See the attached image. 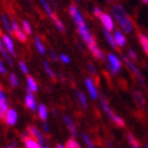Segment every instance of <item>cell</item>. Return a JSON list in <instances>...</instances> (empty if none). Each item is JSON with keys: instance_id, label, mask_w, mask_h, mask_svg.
<instances>
[{"instance_id": "obj_1", "label": "cell", "mask_w": 148, "mask_h": 148, "mask_svg": "<svg viewBox=\"0 0 148 148\" xmlns=\"http://www.w3.org/2000/svg\"><path fill=\"white\" fill-rule=\"evenodd\" d=\"M112 14H113V17L116 21V23L119 24L121 32H124V33H132L134 32V22L121 5L114 4L112 6Z\"/></svg>"}, {"instance_id": "obj_2", "label": "cell", "mask_w": 148, "mask_h": 148, "mask_svg": "<svg viewBox=\"0 0 148 148\" xmlns=\"http://www.w3.org/2000/svg\"><path fill=\"white\" fill-rule=\"evenodd\" d=\"M101 107H102V109H103V112L107 114V116L114 123L116 126L124 127V125H125L124 120H123L121 116H119L118 114H115L113 110H112V108H110L109 104H108V101L106 100V97H102V100H101Z\"/></svg>"}, {"instance_id": "obj_3", "label": "cell", "mask_w": 148, "mask_h": 148, "mask_svg": "<svg viewBox=\"0 0 148 148\" xmlns=\"http://www.w3.org/2000/svg\"><path fill=\"white\" fill-rule=\"evenodd\" d=\"M123 60H124V63L126 64V67L131 71V73L134 74V75L136 77V79L138 80V83H140L141 85H142V86H146V83H145V79H143L142 73H141V71L137 68V66L134 63V61H132V60H130L127 56H124V57H123Z\"/></svg>"}, {"instance_id": "obj_4", "label": "cell", "mask_w": 148, "mask_h": 148, "mask_svg": "<svg viewBox=\"0 0 148 148\" xmlns=\"http://www.w3.org/2000/svg\"><path fill=\"white\" fill-rule=\"evenodd\" d=\"M108 60V69L112 74H118L121 69V62L118 56H115L114 53H108L107 55Z\"/></svg>"}, {"instance_id": "obj_5", "label": "cell", "mask_w": 148, "mask_h": 148, "mask_svg": "<svg viewBox=\"0 0 148 148\" xmlns=\"http://www.w3.org/2000/svg\"><path fill=\"white\" fill-rule=\"evenodd\" d=\"M100 21L102 23V26L104 28V30H108V32H112L114 30V20L112 18V16L106 14V12H102V14L98 16Z\"/></svg>"}, {"instance_id": "obj_6", "label": "cell", "mask_w": 148, "mask_h": 148, "mask_svg": "<svg viewBox=\"0 0 148 148\" xmlns=\"http://www.w3.org/2000/svg\"><path fill=\"white\" fill-rule=\"evenodd\" d=\"M69 14H71V16L73 17V20H74V22H75L77 27H80V26H84V24H86L83 15L80 14L79 10H78L74 5H71V6H69Z\"/></svg>"}, {"instance_id": "obj_7", "label": "cell", "mask_w": 148, "mask_h": 148, "mask_svg": "<svg viewBox=\"0 0 148 148\" xmlns=\"http://www.w3.org/2000/svg\"><path fill=\"white\" fill-rule=\"evenodd\" d=\"M11 26H12V33L15 34L16 38L20 40L21 42H26V41H27V34L23 32V29L20 28L18 23H17L16 21H12V22H11Z\"/></svg>"}, {"instance_id": "obj_8", "label": "cell", "mask_w": 148, "mask_h": 148, "mask_svg": "<svg viewBox=\"0 0 148 148\" xmlns=\"http://www.w3.org/2000/svg\"><path fill=\"white\" fill-rule=\"evenodd\" d=\"M85 86H86V89H88V92H89V95H90V97L92 98V100H97L98 98V91H97V88H96L92 78H86Z\"/></svg>"}, {"instance_id": "obj_9", "label": "cell", "mask_w": 148, "mask_h": 148, "mask_svg": "<svg viewBox=\"0 0 148 148\" xmlns=\"http://www.w3.org/2000/svg\"><path fill=\"white\" fill-rule=\"evenodd\" d=\"M28 130H29L30 134H32L33 138H35L36 141H38L39 145H40L41 147H45V146H44V143H45V137H44V135L41 134V131L39 130L38 127H35V126H28Z\"/></svg>"}, {"instance_id": "obj_10", "label": "cell", "mask_w": 148, "mask_h": 148, "mask_svg": "<svg viewBox=\"0 0 148 148\" xmlns=\"http://www.w3.org/2000/svg\"><path fill=\"white\" fill-rule=\"evenodd\" d=\"M24 103H26V107L30 110H35L38 109V104H36V100L33 92L28 91V94L26 95V98H24Z\"/></svg>"}, {"instance_id": "obj_11", "label": "cell", "mask_w": 148, "mask_h": 148, "mask_svg": "<svg viewBox=\"0 0 148 148\" xmlns=\"http://www.w3.org/2000/svg\"><path fill=\"white\" fill-rule=\"evenodd\" d=\"M4 120L6 121V124L10 125V126L15 125L16 123H17V120H18V114H17V112H16L15 109H9V112L6 113Z\"/></svg>"}, {"instance_id": "obj_12", "label": "cell", "mask_w": 148, "mask_h": 148, "mask_svg": "<svg viewBox=\"0 0 148 148\" xmlns=\"http://www.w3.org/2000/svg\"><path fill=\"white\" fill-rule=\"evenodd\" d=\"M3 41H4V45L6 47V50L10 52L11 56H16V51H15V45H14V41H12L11 36L9 35H3Z\"/></svg>"}, {"instance_id": "obj_13", "label": "cell", "mask_w": 148, "mask_h": 148, "mask_svg": "<svg viewBox=\"0 0 148 148\" xmlns=\"http://www.w3.org/2000/svg\"><path fill=\"white\" fill-rule=\"evenodd\" d=\"M132 96H134L135 102L137 103V106L141 107V108H145V106H146V100H145V96H143L142 92H141L140 90H134V91H132Z\"/></svg>"}, {"instance_id": "obj_14", "label": "cell", "mask_w": 148, "mask_h": 148, "mask_svg": "<svg viewBox=\"0 0 148 148\" xmlns=\"http://www.w3.org/2000/svg\"><path fill=\"white\" fill-rule=\"evenodd\" d=\"M114 39H115V42L116 45L119 47H124L126 45V36L124 34V32H120V30H115L114 32Z\"/></svg>"}, {"instance_id": "obj_15", "label": "cell", "mask_w": 148, "mask_h": 148, "mask_svg": "<svg viewBox=\"0 0 148 148\" xmlns=\"http://www.w3.org/2000/svg\"><path fill=\"white\" fill-rule=\"evenodd\" d=\"M88 47H89L90 52L92 53V56H94L95 58L100 60V61H103V60H104V53H103V51L101 50V49L97 46V44L90 45V46H88Z\"/></svg>"}, {"instance_id": "obj_16", "label": "cell", "mask_w": 148, "mask_h": 148, "mask_svg": "<svg viewBox=\"0 0 148 148\" xmlns=\"http://www.w3.org/2000/svg\"><path fill=\"white\" fill-rule=\"evenodd\" d=\"M137 38H138V42H140L141 47L143 49L145 53L148 56V36L146 34H143V33H138L137 34Z\"/></svg>"}, {"instance_id": "obj_17", "label": "cell", "mask_w": 148, "mask_h": 148, "mask_svg": "<svg viewBox=\"0 0 148 148\" xmlns=\"http://www.w3.org/2000/svg\"><path fill=\"white\" fill-rule=\"evenodd\" d=\"M39 90V86H38V84H36V82H35V79L33 78V77H30V75H28L27 77V91H30V92H36Z\"/></svg>"}, {"instance_id": "obj_18", "label": "cell", "mask_w": 148, "mask_h": 148, "mask_svg": "<svg viewBox=\"0 0 148 148\" xmlns=\"http://www.w3.org/2000/svg\"><path fill=\"white\" fill-rule=\"evenodd\" d=\"M63 120L66 123L67 127H68V130L71 131V134L73 136H77V129H75V125H74V123L72 121V119L69 118L68 115H63Z\"/></svg>"}, {"instance_id": "obj_19", "label": "cell", "mask_w": 148, "mask_h": 148, "mask_svg": "<svg viewBox=\"0 0 148 148\" xmlns=\"http://www.w3.org/2000/svg\"><path fill=\"white\" fill-rule=\"evenodd\" d=\"M103 34H104V38H106L107 42L110 45V47L113 49H116L118 45L115 42V39H114V35H112V32H108V30H103Z\"/></svg>"}, {"instance_id": "obj_20", "label": "cell", "mask_w": 148, "mask_h": 148, "mask_svg": "<svg viewBox=\"0 0 148 148\" xmlns=\"http://www.w3.org/2000/svg\"><path fill=\"white\" fill-rule=\"evenodd\" d=\"M9 103L8 100L5 101H0V119H5V115L6 113L9 112Z\"/></svg>"}, {"instance_id": "obj_21", "label": "cell", "mask_w": 148, "mask_h": 148, "mask_svg": "<svg viewBox=\"0 0 148 148\" xmlns=\"http://www.w3.org/2000/svg\"><path fill=\"white\" fill-rule=\"evenodd\" d=\"M1 23H3L4 29H5L8 33L11 34V33H12V26H11V23H10L9 18H8V16H6V15H1Z\"/></svg>"}, {"instance_id": "obj_22", "label": "cell", "mask_w": 148, "mask_h": 148, "mask_svg": "<svg viewBox=\"0 0 148 148\" xmlns=\"http://www.w3.org/2000/svg\"><path fill=\"white\" fill-rule=\"evenodd\" d=\"M38 115H39V118L44 121L47 119V108L45 104H40L38 107Z\"/></svg>"}, {"instance_id": "obj_23", "label": "cell", "mask_w": 148, "mask_h": 148, "mask_svg": "<svg viewBox=\"0 0 148 148\" xmlns=\"http://www.w3.org/2000/svg\"><path fill=\"white\" fill-rule=\"evenodd\" d=\"M24 146L26 148H41V146L39 145V142L35 138H29L24 141Z\"/></svg>"}, {"instance_id": "obj_24", "label": "cell", "mask_w": 148, "mask_h": 148, "mask_svg": "<svg viewBox=\"0 0 148 148\" xmlns=\"http://www.w3.org/2000/svg\"><path fill=\"white\" fill-rule=\"evenodd\" d=\"M51 20H52V22H53V24L56 26V28L58 29V30H61V32H64V26H63V23L61 22V20L56 16V15H52L51 17Z\"/></svg>"}, {"instance_id": "obj_25", "label": "cell", "mask_w": 148, "mask_h": 148, "mask_svg": "<svg viewBox=\"0 0 148 148\" xmlns=\"http://www.w3.org/2000/svg\"><path fill=\"white\" fill-rule=\"evenodd\" d=\"M77 97H78L79 103L82 104V107H84V108L88 107V98H86V96L84 95V92L78 91V92H77Z\"/></svg>"}, {"instance_id": "obj_26", "label": "cell", "mask_w": 148, "mask_h": 148, "mask_svg": "<svg viewBox=\"0 0 148 148\" xmlns=\"http://www.w3.org/2000/svg\"><path fill=\"white\" fill-rule=\"evenodd\" d=\"M34 42H35V47H36V50H38V52H39L40 55H44V53H45V46L42 45V42H41V40H40L39 36H35Z\"/></svg>"}, {"instance_id": "obj_27", "label": "cell", "mask_w": 148, "mask_h": 148, "mask_svg": "<svg viewBox=\"0 0 148 148\" xmlns=\"http://www.w3.org/2000/svg\"><path fill=\"white\" fill-rule=\"evenodd\" d=\"M40 4H41V6H42V9L45 10V12L49 15V17H51L52 15H55L53 12H52V9H51L50 4L47 3V0H40Z\"/></svg>"}, {"instance_id": "obj_28", "label": "cell", "mask_w": 148, "mask_h": 148, "mask_svg": "<svg viewBox=\"0 0 148 148\" xmlns=\"http://www.w3.org/2000/svg\"><path fill=\"white\" fill-rule=\"evenodd\" d=\"M9 83H10V85L12 86V88H17V86L20 85V80H18V78H17V75H16L15 73H11L10 74Z\"/></svg>"}, {"instance_id": "obj_29", "label": "cell", "mask_w": 148, "mask_h": 148, "mask_svg": "<svg viewBox=\"0 0 148 148\" xmlns=\"http://www.w3.org/2000/svg\"><path fill=\"white\" fill-rule=\"evenodd\" d=\"M126 138H127V141H129V143L131 145V147L132 148H140V143H138V141L131 134H127L126 135Z\"/></svg>"}, {"instance_id": "obj_30", "label": "cell", "mask_w": 148, "mask_h": 148, "mask_svg": "<svg viewBox=\"0 0 148 148\" xmlns=\"http://www.w3.org/2000/svg\"><path fill=\"white\" fill-rule=\"evenodd\" d=\"M42 66H44V69H45V72H46V73H47L49 75H50L52 79L56 78V75H55V73H53V71L51 69V67H50V64H49L47 61H44V62H42Z\"/></svg>"}, {"instance_id": "obj_31", "label": "cell", "mask_w": 148, "mask_h": 148, "mask_svg": "<svg viewBox=\"0 0 148 148\" xmlns=\"http://www.w3.org/2000/svg\"><path fill=\"white\" fill-rule=\"evenodd\" d=\"M22 29H23V32L26 33L27 35L32 34V27H30V24H29L28 21H23L22 22Z\"/></svg>"}, {"instance_id": "obj_32", "label": "cell", "mask_w": 148, "mask_h": 148, "mask_svg": "<svg viewBox=\"0 0 148 148\" xmlns=\"http://www.w3.org/2000/svg\"><path fill=\"white\" fill-rule=\"evenodd\" d=\"M66 147H67V148H82V147H80V145H79L74 138H71V140L67 141Z\"/></svg>"}, {"instance_id": "obj_33", "label": "cell", "mask_w": 148, "mask_h": 148, "mask_svg": "<svg viewBox=\"0 0 148 148\" xmlns=\"http://www.w3.org/2000/svg\"><path fill=\"white\" fill-rule=\"evenodd\" d=\"M83 140H84L85 145L88 146V148H96V147H95V145H94V142H92L91 138H90L86 134H84V135H83Z\"/></svg>"}, {"instance_id": "obj_34", "label": "cell", "mask_w": 148, "mask_h": 148, "mask_svg": "<svg viewBox=\"0 0 148 148\" xmlns=\"http://www.w3.org/2000/svg\"><path fill=\"white\" fill-rule=\"evenodd\" d=\"M18 67H20V69L23 74H28V67L26 64V62H23V61H20L18 62Z\"/></svg>"}, {"instance_id": "obj_35", "label": "cell", "mask_w": 148, "mask_h": 148, "mask_svg": "<svg viewBox=\"0 0 148 148\" xmlns=\"http://www.w3.org/2000/svg\"><path fill=\"white\" fill-rule=\"evenodd\" d=\"M127 57L130 60H132V61H136L137 60V53L135 52L132 49H129V50H127Z\"/></svg>"}, {"instance_id": "obj_36", "label": "cell", "mask_w": 148, "mask_h": 148, "mask_svg": "<svg viewBox=\"0 0 148 148\" xmlns=\"http://www.w3.org/2000/svg\"><path fill=\"white\" fill-rule=\"evenodd\" d=\"M60 61L61 62H63V63H69L71 62V58H69V56H67V55H64V53H62V55H60Z\"/></svg>"}, {"instance_id": "obj_37", "label": "cell", "mask_w": 148, "mask_h": 148, "mask_svg": "<svg viewBox=\"0 0 148 148\" xmlns=\"http://www.w3.org/2000/svg\"><path fill=\"white\" fill-rule=\"evenodd\" d=\"M88 67H89V71H90L92 74H95V75H96V74H97V72H96V69H95L94 64H92V63H88Z\"/></svg>"}, {"instance_id": "obj_38", "label": "cell", "mask_w": 148, "mask_h": 148, "mask_svg": "<svg viewBox=\"0 0 148 148\" xmlns=\"http://www.w3.org/2000/svg\"><path fill=\"white\" fill-rule=\"evenodd\" d=\"M101 14H102V10H101L100 8H95V9H94V15H95L96 17H98Z\"/></svg>"}, {"instance_id": "obj_39", "label": "cell", "mask_w": 148, "mask_h": 148, "mask_svg": "<svg viewBox=\"0 0 148 148\" xmlns=\"http://www.w3.org/2000/svg\"><path fill=\"white\" fill-rule=\"evenodd\" d=\"M0 73H1V74H6V68H5V66L3 64L1 60H0Z\"/></svg>"}, {"instance_id": "obj_40", "label": "cell", "mask_w": 148, "mask_h": 148, "mask_svg": "<svg viewBox=\"0 0 148 148\" xmlns=\"http://www.w3.org/2000/svg\"><path fill=\"white\" fill-rule=\"evenodd\" d=\"M50 56H51V60H52V61H57V60H58V57L56 56V53H55L52 50L50 51Z\"/></svg>"}, {"instance_id": "obj_41", "label": "cell", "mask_w": 148, "mask_h": 148, "mask_svg": "<svg viewBox=\"0 0 148 148\" xmlns=\"http://www.w3.org/2000/svg\"><path fill=\"white\" fill-rule=\"evenodd\" d=\"M4 47H5V45H4V41H3V34L0 32V50H3Z\"/></svg>"}, {"instance_id": "obj_42", "label": "cell", "mask_w": 148, "mask_h": 148, "mask_svg": "<svg viewBox=\"0 0 148 148\" xmlns=\"http://www.w3.org/2000/svg\"><path fill=\"white\" fill-rule=\"evenodd\" d=\"M42 130H44V132H49V125L46 124V123H44V124H42Z\"/></svg>"}, {"instance_id": "obj_43", "label": "cell", "mask_w": 148, "mask_h": 148, "mask_svg": "<svg viewBox=\"0 0 148 148\" xmlns=\"http://www.w3.org/2000/svg\"><path fill=\"white\" fill-rule=\"evenodd\" d=\"M57 148H67V147L63 146V145H60V143H58V145H57Z\"/></svg>"}, {"instance_id": "obj_44", "label": "cell", "mask_w": 148, "mask_h": 148, "mask_svg": "<svg viewBox=\"0 0 148 148\" xmlns=\"http://www.w3.org/2000/svg\"><path fill=\"white\" fill-rule=\"evenodd\" d=\"M142 3L146 4V5H148V0H142Z\"/></svg>"}, {"instance_id": "obj_45", "label": "cell", "mask_w": 148, "mask_h": 148, "mask_svg": "<svg viewBox=\"0 0 148 148\" xmlns=\"http://www.w3.org/2000/svg\"><path fill=\"white\" fill-rule=\"evenodd\" d=\"M107 1H108V3H112V1H114V0H107Z\"/></svg>"}, {"instance_id": "obj_46", "label": "cell", "mask_w": 148, "mask_h": 148, "mask_svg": "<svg viewBox=\"0 0 148 148\" xmlns=\"http://www.w3.org/2000/svg\"><path fill=\"white\" fill-rule=\"evenodd\" d=\"M8 148H14V147H12V146H9V147H8Z\"/></svg>"}, {"instance_id": "obj_47", "label": "cell", "mask_w": 148, "mask_h": 148, "mask_svg": "<svg viewBox=\"0 0 148 148\" xmlns=\"http://www.w3.org/2000/svg\"><path fill=\"white\" fill-rule=\"evenodd\" d=\"M42 148H49V147H42Z\"/></svg>"}, {"instance_id": "obj_48", "label": "cell", "mask_w": 148, "mask_h": 148, "mask_svg": "<svg viewBox=\"0 0 148 148\" xmlns=\"http://www.w3.org/2000/svg\"><path fill=\"white\" fill-rule=\"evenodd\" d=\"M146 148H148V145H147V146H146Z\"/></svg>"}, {"instance_id": "obj_49", "label": "cell", "mask_w": 148, "mask_h": 148, "mask_svg": "<svg viewBox=\"0 0 148 148\" xmlns=\"http://www.w3.org/2000/svg\"><path fill=\"white\" fill-rule=\"evenodd\" d=\"M75 1H79V0H75Z\"/></svg>"}]
</instances>
